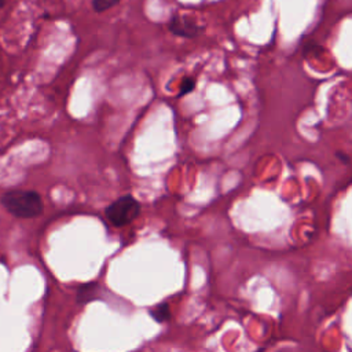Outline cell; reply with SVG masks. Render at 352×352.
<instances>
[{"label": "cell", "instance_id": "6da1fadb", "mask_svg": "<svg viewBox=\"0 0 352 352\" xmlns=\"http://www.w3.org/2000/svg\"><path fill=\"white\" fill-rule=\"evenodd\" d=\"M4 209L19 219H33L43 213L41 195L33 190H11L0 198Z\"/></svg>", "mask_w": 352, "mask_h": 352}, {"label": "cell", "instance_id": "7a4b0ae2", "mask_svg": "<svg viewBox=\"0 0 352 352\" xmlns=\"http://www.w3.org/2000/svg\"><path fill=\"white\" fill-rule=\"evenodd\" d=\"M140 214V202L131 194L113 201L106 209L104 216L114 227H124L132 223Z\"/></svg>", "mask_w": 352, "mask_h": 352}, {"label": "cell", "instance_id": "3957f363", "mask_svg": "<svg viewBox=\"0 0 352 352\" xmlns=\"http://www.w3.org/2000/svg\"><path fill=\"white\" fill-rule=\"evenodd\" d=\"M166 26L169 32H172L175 36L186 38L197 37L204 30V26L198 25L195 19L180 14H173L172 18L168 21Z\"/></svg>", "mask_w": 352, "mask_h": 352}, {"label": "cell", "instance_id": "277c9868", "mask_svg": "<svg viewBox=\"0 0 352 352\" xmlns=\"http://www.w3.org/2000/svg\"><path fill=\"white\" fill-rule=\"evenodd\" d=\"M100 290V285L96 282L82 283L76 294V300L78 304H87L88 301H92L98 298V292Z\"/></svg>", "mask_w": 352, "mask_h": 352}, {"label": "cell", "instance_id": "5b68a950", "mask_svg": "<svg viewBox=\"0 0 352 352\" xmlns=\"http://www.w3.org/2000/svg\"><path fill=\"white\" fill-rule=\"evenodd\" d=\"M150 315L158 322V323H162L165 320H168L170 318V308L166 302H161L158 305H155L151 311H150Z\"/></svg>", "mask_w": 352, "mask_h": 352}, {"label": "cell", "instance_id": "8992f818", "mask_svg": "<svg viewBox=\"0 0 352 352\" xmlns=\"http://www.w3.org/2000/svg\"><path fill=\"white\" fill-rule=\"evenodd\" d=\"M120 0H92V7L96 12H104L106 10L114 7Z\"/></svg>", "mask_w": 352, "mask_h": 352}, {"label": "cell", "instance_id": "52a82bcc", "mask_svg": "<svg viewBox=\"0 0 352 352\" xmlns=\"http://www.w3.org/2000/svg\"><path fill=\"white\" fill-rule=\"evenodd\" d=\"M194 88H195V80L192 77H186L183 80V82L180 84V89H179L177 96H184V95L190 94Z\"/></svg>", "mask_w": 352, "mask_h": 352}]
</instances>
